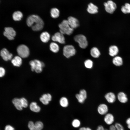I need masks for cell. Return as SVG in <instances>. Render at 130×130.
<instances>
[{"instance_id":"32","label":"cell","mask_w":130,"mask_h":130,"mask_svg":"<svg viewBox=\"0 0 130 130\" xmlns=\"http://www.w3.org/2000/svg\"><path fill=\"white\" fill-rule=\"evenodd\" d=\"M81 122L80 120L78 119H74L72 122V125L74 128H79L81 125Z\"/></svg>"},{"instance_id":"33","label":"cell","mask_w":130,"mask_h":130,"mask_svg":"<svg viewBox=\"0 0 130 130\" xmlns=\"http://www.w3.org/2000/svg\"><path fill=\"white\" fill-rule=\"evenodd\" d=\"M84 64L85 67L87 68L91 69L93 66V62L90 59L86 60L84 62Z\"/></svg>"},{"instance_id":"8","label":"cell","mask_w":130,"mask_h":130,"mask_svg":"<svg viewBox=\"0 0 130 130\" xmlns=\"http://www.w3.org/2000/svg\"><path fill=\"white\" fill-rule=\"evenodd\" d=\"M63 35L60 32H57L52 36V39L54 41L57 42L61 44H64L65 39Z\"/></svg>"},{"instance_id":"31","label":"cell","mask_w":130,"mask_h":130,"mask_svg":"<svg viewBox=\"0 0 130 130\" xmlns=\"http://www.w3.org/2000/svg\"><path fill=\"white\" fill-rule=\"evenodd\" d=\"M35 130H42L44 127V124L41 121H38L34 123Z\"/></svg>"},{"instance_id":"41","label":"cell","mask_w":130,"mask_h":130,"mask_svg":"<svg viewBox=\"0 0 130 130\" xmlns=\"http://www.w3.org/2000/svg\"><path fill=\"white\" fill-rule=\"evenodd\" d=\"M78 130H92V129L89 127H83L80 128Z\"/></svg>"},{"instance_id":"2","label":"cell","mask_w":130,"mask_h":130,"mask_svg":"<svg viewBox=\"0 0 130 130\" xmlns=\"http://www.w3.org/2000/svg\"><path fill=\"white\" fill-rule=\"evenodd\" d=\"M60 32L63 34L70 35L73 33L74 29L70 26L67 20H64L59 24Z\"/></svg>"},{"instance_id":"29","label":"cell","mask_w":130,"mask_h":130,"mask_svg":"<svg viewBox=\"0 0 130 130\" xmlns=\"http://www.w3.org/2000/svg\"><path fill=\"white\" fill-rule=\"evenodd\" d=\"M59 104L61 107L64 108L66 107L69 105L68 101L66 98L63 97L60 100Z\"/></svg>"},{"instance_id":"11","label":"cell","mask_w":130,"mask_h":130,"mask_svg":"<svg viewBox=\"0 0 130 130\" xmlns=\"http://www.w3.org/2000/svg\"><path fill=\"white\" fill-rule=\"evenodd\" d=\"M67 20L70 26L73 29L77 28L79 26L78 20L74 17L70 16Z\"/></svg>"},{"instance_id":"37","label":"cell","mask_w":130,"mask_h":130,"mask_svg":"<svg viewBox=\"0 0 130 130\" xmlns=\"http://www.w3.org/2000/svg\"><path fill=\"white\" fill-rule=\"evenodd\" d=\"M5 71L4 68L0 67V77H3L5 75Z\"/></svg>"},{"instance_id":"21","label":"cell","mask_w":130,"mask_h":130,"mask_svg":"<svg viewBox=\"0 0 130 130\" xmlns=\"http://www.w3.org/2000/svg\"><path fill=\"white\" fill-rule=\"evenodd\" d=\"M109 54L110 56L112 57L117 55L119 52L118 47L115 45L111 46L109 48Z\"/></svg>"},{"instance_id":"35","label":"cell","mask_w":130,"mask_h":130,"mask_svg":"<svg viewBox=\"0 0 130 130\" xmlns=\"http://www.w3.org/2000/svg\"><path fill=\"white\" fill-rule=\"evenodd\" d=\"M34 123L32 121H29L28 124V127L29 130H35L34 128Z\"/></svg>"},{"instance_id":"38","label":"cell","mask_w":130,"mask_h":130,"mask_svg":"<svg viewBox=\"0 0 130 130\" xmlns=\"http://www.w3.org/2000/svg\"><path fill=\"white\" fill-rule=\"evenodd\" d=\"M4 35L7 37L9 40H13L14 39V38L13 37L8 34L6 32L4 31L3 32Z\"/></svg>"},{"instance_id":"43","label":"cell","mask_w":130,"mask_h":130,"mask_svg":"<svg viewBox=\"0 0 130 130\" xmlns=\"http://www.w3.org/2000/svg\"><path fill=\"white\" fill-rule=\"evenodd\" d=\"M109 130H117L115 125H112L110 126Z\"/></svg>"},{"instance_id":"15","label":"cell","mask_w":130,"mask_h":130,"mask_svg":"<svg viewBox=\"0 0 130 130\" xmlns=\"http://www.w3.org/2000/svg\"><path fill=\"white\" fill-rule=\"evenodd\" d=\"M98 7L92 3H89L88 5L87 11L91 14H94L98 12Z\"/></svg>"},{"instance_id":"7","label":"cell","mask_w":130,"mask_h":130,"mask_svg":"<svg viewBox=\"0 0 130 130\" xmlns=\"http://www.w3.org/2000/svg\"><path fill=\"white\" fill-rule=\"evenodd\" d=\"M106 11L110 14H112L117 8V5L113 1L109 0L104 4Z\"/></svg>"},{"instance_id":"6","label":"cell","mask_w":130,"mask_h":130,"mask_svg":"<svg viewBox=\"0 0 130 130\" xmlns=\"http://www.w3.org/2000/svg\"><path fill=\"white\" fill-rule=\"evenodd\" d=\"M63 54L67 58H69L75 55L76 51L73 46L68 45L65 46L63 48Z\"/></svg>"},{"instance_id":"20","label":"cell","mask_w":130,"mask_h":130,"mask_svg":"<svg viewBox=\"0 0 130 130\" xmlns=\"http://www.w3.org/2000/svg\"><path fill=\"white\" fill-rule=\"evenodd\" d=\"M40 38L43 42L45 43L47 42L50 39V34L47 32H43L41 34Z\"/></svg>"},{"instance_id":"25","label":"cell","mask_w":130,"mask_h":130,"mask_svg":"<svg viewBox=\"0 0 130 130\" xmlns=\"http://www.w3.org/2000/svg\"><path fill=\"white\" fill-rule=\"evenodd\" d=\"M112 62L113 64L116 66H119L122 65L123 64V59L120 57L116 56L113 59Z\"/></svg>"},{"instance_id":"19","label":"cell","mask_w":130,"mask_h":130,"mask_svg":"<svg viewBox=\"0 0 130 130\" xmlns=\"http://www.w3.org/2000/svg\"><path fill=\"white\" fill-rule=\"evenodd\" d=\"M12 103L17 109L19 110H22L23 108L20 98H15L12 100Z\"/></svg>"},{"instance_id":"26","label":"cell","mask_w":130,"mask_h":130,"mask_svg":"<svg viewBox=\"0 0 130 130\" xmlns=\"http://www.w3.org/2000/svg\"><path fill=\"white\" fill-rule=\"evenodd\" d=\"M121 10L125 14L130 13V4L128 3H125L124 5L121 6Z\"/></svg>"},{"instance_id":"34","label":"cell","mask_w":130,"mask_h":130,"mask_svg":"<svg viewBox=\"0 0 130 130\" xmlns=\"http://www.w3.org/2000/svg\"><path fill=\"white\" fill-rule=\"evenodd\" d=\"M20 99L22 107L25 108H27L28 106V102L27 100L24 98Z\"/></svg>"},{"instance_id":"23","label":"cell","mask_w":130,"mask_h":130,"mask_svg":"<svg viewBox=\"0 0 130 130\" xmlns=\"http://www.w3.org/2000/svg\"><path fill=\"white\" fill-rule=\"evenodd\" d=\"M90 54L92 57L95 58H98L100 55L99 51L97 48L95 47H93L91 49Z\"/></svg>"},{"instance_id":"16","label":"cell","mask_w":130,"mask_h":130,"mask_svg":"<svg viewBox=\"0 0 130 130\" xmlns=\"http://www.w3.org/2000/svg\"><path fill=\"white\" fill-rule=\"evenodd\" d=\"M105 97L107 102L110 103L114 102L116 99L115 95L112 92H109L106 94Z\"/></svg>"},{"instance_id":"5","label":"cell","mask_w":130,"mask_h":130,"mask_svg":"<svg viewBox=\"0 0 130 130\" xmlns=\"http://www.w3.org/2000/svg\"><path fill=\"white\" fill-rule=\"evenodd\" d=\"M74 39L75 41L78 43L81 48L85 49L88 46V42L84 35L82 34L77 35L74 37Z\"/></svg>"},{"instance_id":"36","label":"cell","mask_w":130,"mask_h":130,"mask_svg":"<svg viewBox=\"0 0 130 130\" xmlns=\"http://www.w3.org/2000/svg\"><path fill=\"white\" fill-rule=\"evenodd\" d=\"M115 125L116 127L117 130H124L123 126L120 123H116L115 124Z\"/></svg>"},{"instance_id":"13","label":"cell","mask_w":130,"mask_h":130,"mask_svg":"<svg viewBox=\"0 0 130 130\" xmlns=\"http://www.w3.org/2000/svg\"><path fill=\"white\" fill-rule=\"evenodd\" d=\"M52 98L51 95L50 94H44L40 98L39 100L43 104L47 105L51 101Z\"/></svg>"},{"instance_id":"28","label":"cell","mask_w":130,"mask_h":130,"mask_svg":"<svg viewBox=\"0 0 130 130\" xmlns=\"http://www.w3.org/2000/svg\"><path fill=\"white\" fill-rule=\"evenodd\" d=\"M59 13L58 9L56 8H52L50 11L51 16L54 18L58 17L59 16Z\"/></svg>"},{"instance_id":"27","label":"cell","mask_w":130,"mask_h":130,"mask_svg":"<svg viewBox=\"0 0 130 130\" xmlns=\"http://www.w3.org/2000/svg\"><path fill=\"white\" fill-rule=\"evenodd\" d=\"M50 48L51 51L55 53L57 52L59 50L58 45L54 42H52L50 43Z\"/></svg>"},{"instance_id":"39","label":"cell","mask_w":130,"mask_h":130,"mask_svg":"<svg viewBox=\"0 0 130 130\" xmlns=\"http://www.w3.org/2000/svg\"><path fill=\"white\" fill-rule=\"evenodd\" d=\"M5 130H15L14 128L10 125H6L5 128Z\"/></svg>"},{"instance_id":"40","label":"cell","mask_w":130,"mask_h":130,"mask_svg":"<svg viewBox=\"0 0 130 130\" xmlns=\"http://www.w3.org/2000/svg\"><path fill=\"white\" fill-rule=\"evenodd\" d=\"M96 130H109L107 129H105L102 125H100L98 126Z\"/></svg>"},{"instance_id":"42","label":"cell","mask_w":130,"mask_h":130,"mask_svg":"<svg viewBox=\"0 0 130 130\" xmlns=\"http://www.w3.org/2000/svg\"><path fill=\"white\" fill-rule=\"evenodd\" d=\"M126 123L127 125L128 128L130 129V117L128 118L126 120Z\"/></svg>"},{"instance_id":"14","label":"cell","mask_w":130,"mask_h":130,"mask_svg":"<svg viewBox=\"0 0 130 130\" xmlns=\"http://www.w3.org/2000/svg\"><path fill=\"white\" fill-rule=\"evenodd\" d=\"M114 120L113 116L110 113H107L105 114L104 118V122L108 125H111L114 122Z\"/></svg>"},{"instance_id":"30","label":"cell","mask_w":130,"mask_h":130,"mask_svg":"<svg viewBox=\"0 0 130 130\" xmlns=\"http://www.w3.org/2000/svg\"><path fill=\"white\" fill-rule=\"evenodd\" d=\"M4 29L5 31L11 36L14 38L16 36V32L13 28L10 27H6Z\"/></svg>"},{"instance_id":"4","label":"cell","mask_w":130,"mask_h":130,"mask_svg":"<svg viewBox=\"0 0 130 130\" xmlns=\"http://www.w3.org/2000/svg\"><path fill=\"white\" fill-rule=\"evenodd\" d=\"M19 56L23 58L28 57L29 55V50L28 47L24 45H21L18 46L17 49Z\"/></svg>"},{"instance_id":"17","label":"cell","mask_w":130,"mask_h":130,"mask_svg":"<svg viewBox=\"0 0 130 130\" xmlns=\"http://www.w3.org/2000/svg\"><path fill=\"white\" fill-rule=\"evenodd\" d=\"M21 58L18 56L15 57L11 60V62L13 65L14 66H20L22 64V62Z\"/></svg>"},{"instance_id":"18","label":"cell","mask_w":130,"mask_h":130,"mask_svg":"<svg viewBox=\"0 0 130 130\" xmlns=\"http://www.w3.org/2000/svg\"><path fill=\"white\" fill-rule=\"evenodd\" d=\"M29 108L31 111L35 113L39 112L41 110L40 107L35 102H32L29 105Z\"/></svg>"},{"instance_id":"12","label":"cell","mask_w":130,"mask_h":130,"mask_svg":"<svg viewBox=\"0 0 130 130\" xmlns=\"http://www.w3.org/2000/svg\"><path fill=\"white\" fill-rule=\"evenodd\" d=\"M108 108L107 105L105 104H100L97 108L98 113L101 115H105L107 113Z\"/></svg>"},{"instance_id":"9","label":"cell","mask_w":130,"mask_h":130,"mask_svg":"<svg viewBox=\"0 0 130 130\" xmlns=\"http://www.w3.org/2000/svg\"><path fill=\"white\" fill-rule=\"evenodd\" d=\"M75 96L79 103H83L87 98V92L85 90L82 89L80 91L79 94L76 95Z\"/></svg>"},{"instance_id":"24","label":"cell","mask_w":130,"mask_h":130,"mask_svg":"<svg viewBox=\"0 0 130 130\" xmlns=\"http://www.w3.org/2000/svg\"><path fill=\"white\" fill-rule=\"evenodd\" d=\"M23 16L22 13L19 11H17L13 13L12 17L13 20L15 21L20 20Z\"/></svg>"},{"instance_id":"22","label":"cell","mask_w":130,"mask_h":130,"mask_svg":"<svg viewBox=\"0 0 130 130\" xmlns=\"http://www.w3.org/2000/svg\"><path fill=\"white\" fill-rule=\"evenodd\" d=\"M117 97L119 101L122 103H125L128 101L126 95L123 92H119L117 95Z\"/></svg>"},{"instance_id":"1","label":"cell","mask_w":130,"mask_h":130,"mask_svg":"<svg viewBox=\"0 0 130 130\" xmlns=\"http://www.w3.org/2000/svg\"><path fill=\"white\" fill-rule=\"evenodd\" d=\"M26 24L33 31H39L43 28L44 22L42 20L38 15H32L29 16L26 20Z\"/></svg>"},{"instance_id":"10","label":"cell","mask_w":130,"mask_h":130,"mask_svg":"<svg viewBox=\"0 0 130 130\" xmlns=\"http://www.w3.org/2000/svg\"><path fill=\"white\" fill-rule=\"evenodd\" d=\"M0 55L3 59L5 61L11 60L13 57V54L10 53L6 48L2 49L0 52Z\"/></svg>"},{"instance_id":"3","label":"cell","mask_w":130,"mask_h":130,"mask_svg":"<svg viewBox=\"0 0 130 130\" xmlns=\"http://www.w3.org/2000/svg\"><path fill=\"white\" fill-rule=\"evenodd\" d=\"M29 64L31 66V70L32 71H34L37 73H41L42 71V68L45 66L43 62L37 59L31 61Z\"/></svg>"}]
</instances>
